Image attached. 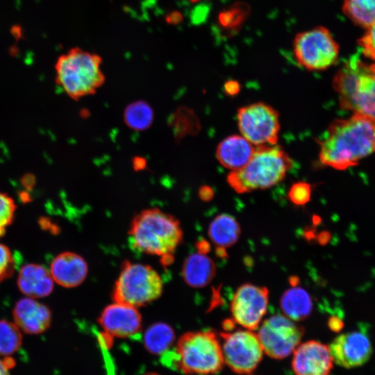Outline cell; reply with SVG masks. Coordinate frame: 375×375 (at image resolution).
<instances>
[{
    "label": "cell",
    "mask_w": 375,
    "mask_h": 375,
    "mask_svg": "<svg viewBox=\"0 0 375 375\" xmlns=\"http://www.w3.org/2000/svg\"><path fill=\"white\" fill-rule=\"evenodd\" d=\"M292 353V368L295 375H329L333 367L329 347L318 341L300 343Z\"/></svg>",
    "instance_id": "15"
},
{
    "label": "cell",
    "mask_w": 375,
    "mask_h": 375,
    "mask_svg": "<svg viewBox=\"0 0 375 375\" xmlns=\"http://www.w3.org/2000/svg\"><path fill=\"white\" fill-rule=\"evenodd\" d=\"M224 89L229 95H234L240 90V84L235 81H230L226 83Z\"/></svg>",
    "instance_id": "35"
},
{
    "label": "cell",
    "mask_w": 375,
    "mask_h": 375,
    "mask_svg": "<svg viewBox=\"0 0 375 375\" xmlns=\"http://www.w3.org/2000/svg\"><path fill=\"white\" fill-rule=\"evenodd\" d=\"M167 22L172 24H177L180 23L183 19V15L178 11H173L168 14L167 16Z\"/></svg>",
    "instance_id": "36"
},
{
    "label": "cell",
    "mask_w": 375,
    "mask_h": 375,
    "mask_svg": "<svg viewBox=\"0 0 375 375\" xmlns=\"http://www.w3.org/2000/svg\"><path fill=\"white\" fill-rule=\"evenodd\" d=\"M49 272L54 282L58 285L74 288L85 279L88 267L83 257L74 252L65 251L54 258Z\"/></svg>",
    "instance_id": "17"
},
{
    "label": "cell",
    "mask_w": 375,
    "mask_h": 375,
    "mask_svg": "<svg viewBox=\"0 0 375 375\" xmlns=\"http://www.w3.org/2000/svg\"><path fill=\"white\" fill-rule=\"evenodd\" d=\"M269 291L267 288L245 283L235 292L231 303L233 321L247 330L255 331L267 312Z\"/></svg>",
    "instance_id": "12"
},
{
    "label": "cell",
    "mask_w": 375,
    "mask_h": 375,
    "mask_svg": "<svg viewBox=\"0 0 375 375\" xmlns=\"http://www.w3.org/2000/svg\"><path fill=\"white\" fill-rule=\"evenodd\" d=\"M255 149L242 135H233L219 142L216 156L222 166L235 171L242 168L249 161Z\"/></svg>",
    "instance_id": "19"
},
{
    "label": "cell",
    "mask_w": 375,
    "mask_h": 375,
    "mask_svg": "<svg viewBox=\"0 0 375 375\" xmlns=\"http://www.w3.org/2000/svg\"><path fill=\"white\" fill-rule=\"evenodd\" d=\"M238 123L242 135L252 144L274 145L278 141V113L267 103L257 102L240 108Z\"/></svg>",
    "instance_id": "10"
},
{
    "label": "cell",
    "mask_w": 375,
    "mask_h": 375,
    "mask_svg": "<svg viewBox=\"0 0 375 375\" xmlns=\"http://www.w3.org/2000/svg\"><path fill=\"white\" fill-rule=\"evenodd\" d=\"M333 361L344 368L366 363L372 353L369 338L362 331H353L338 336L329 346Z\"/></svg>",
    "instance_id": "14"
},
{
    "label": "cell",
    "mask_w": 375,
    "mask_h": 375,
    "mask_svg": "<svg viewBox=\"0 0 375 375\" xmlns=\"http://www.w3.org/2000/svg\"><path fill=\"white\" fill-rule=\"evenodd\" d=\"M22 344V331L14 323L0 319V357H11Z\"/></svg>",
    "instance_id": "27"
},
{
    "label": "cell",
    "mask_w": 375,
    "mask_h": 375,
    "mask_svg": "<svg viewBox=\"0 0 375 375\" xmlns=\"http://www.w3.org/2000/svg\"><path fill=\"white\" fill-rule=\"evenodd\" d=\"M99 322L104 334L111 339L131 338L142 329V317L137 308L117 301L106 307Z\"/></svg>",
    "instance_id": "13"
},
{
    "label": "cell",
    "mask_w": 375,
    "mask_h": 375,
    "mask_svg": "<svg viewBox=\"0 0 375 375\" xmlns=\"http://www.w3.org/2000/svg\"><path fill=\"white\" fill-rule=\"evenodd\" d=\"M152 108L147 102L139 100L130 103L124 110V120L133 130L142 131L149 128L153 121Z\"/></svg>",
    "instance_id": "25"
},
{
    "label": "cell",
    "mask_w": 375,
    "mask_h": 375,
    "mask_svg": "<svg viewBox=\"0 0 375 375\" xmlns=\"http://www.w3.org/2000/svg\"><path fill=\"white\" fill-rule=\"evenodd\" d=\"M175 333L169 324L154 323L149 326L143 335L145 350L155 356H165L175 344Z\"/></svg>",
    "instance_id": "21"
},
{
    "label": "cell",
    "mask_w": 375,
    "mask_h": 375,
    "mask_svg": "<svg viewBox=\"0 0 375 375\" xmlns=\"http://www.w3.org/2000/svg\"><path fill=\"white\" fill-rule=\"evenodd\" d=\"M14 323L24 333L38 335L45 332L51 323V311L48 306L33 298L19 299L12 310Z\"/></svg>",
    "instance_id": "16"
},
{
    "label": "cell",
    "mask_w": 375,
    "mask_h": 375,
    "mask_svg": "<svg viewBox=\"0 0 375 375\" xmlns=\"http://www.w3.org/2000/svg\"><path fill=\"white\" fill-rule=\"evenodd\" d=\"M280 305L285 316L293 321H300L308 317L312 308L309 294L304 289L296 286L283 293Z\"/></svg>",
    "instance_id": "22"
},
{
    "label": "cell",
    "mask_w": 375,
    "mask_h": 375,
    "mask_svg": "<svg viewBox=\"0 0 375 375\" xmlns=\"http://www.w3.org/2000/svg\"><path fill=\"white\" fill-rule=\"evenodd\" d=\"M328 238L329 237L328 233H324L321 235L319 240H321L322 243H326L328 242Z\"/></svg>",
    "instance_id": "41"
},
{
    "label": "cell",
    "mask_w": 375,
    "mask_h": 375,
    "mask_svg": "<svg viewBox=\"0 0 375 375\" xmlns=\"http://www.w3.org/2000/svg\"><path fill=\"white\" fill-rule=\"evenodd\" d=\"M215 272V263L202 252L189 256L183 264L182 272L185 281L193 288H202L208 285Z\"/></svg>",
    "instance_id": "20"
},
{
    "label": "cell",
    "mask_w": 375,
    "mask_h": 375,
    "mask_svg": "<svg viewBox=\"0 0 375 375\" xmlns=\"http://www.w3.org/2000/svg\"><path fill=\"white\" fill-rule=\"evenodd\" d=\"M342 11L356 25L367 28L375 21V0H344Z\"/></svg>",
    "instance_id": "24"
},
{
    "label": "cell",
    "mask_w": 375,
    "mask_h": 375,
    "mask_svg": "<svg viewBox=\"0 0 375 375\" xmlns=\"http://www.w3.org/2000/svg\"><path fill=\"white\" fill-rule=\"evenodd\" d=\"M362 53L375 62V21L366 28V32L358 40Z\"/></svg>",
    "instance_id": "30"
},
{
    "label": "cell",
    "mask_w": 375,
    "mask_h": 375,
    "mask_svg": "<svg viewBox=\"0 0 375 375\" xmlns=\"http://www.w3.org/2000/svg\"><path fill=\"white\" fill-rule=\"evenodd\" d=\"M140 375H161V374L157 372H148L142 374Z\"/></svg>",
    "instance_id": "42"
},
{
    "label": "cell",
    "mask_w": 375,
    "mask_h": 375,
    "mask_svg": "<svg viewBox=\"0 0 375 375\" xmlns=\"http://www.w3.org/2000/svg\"><path fill=\"white\" fill-rule=\"evenodd\" d=\"M329 328L335 333H339L344 327V323L342 319L337 316H332L328 320Z\"/></svg>",
    "instance_id": "34"
},
{
    "label": "cell",
    "mask_w": 375,
    "mask_h": 375,
    "mask_svg": "<svg viewBox=\"0 0 375 375\" xmlns=\"http://www.w3.org/2000/svg\"><path fill=\"white\" fill-rule=\"evenodd\" d=\"M199 195L203 200H210L213 196V192L210 187L203 186L199 190Z\"/></svg>",
    "instance_id": "37"
},
{
    "label": "cell",
    "mask_w": 375,
    "mask_h": 375,
    "mask_svg": "<svg viewBox=\"0 0 375 375\" xmlns=\"http://www.w3.org/2000/svg\"><path fill=\"white\" fill-rule=\"evenodd\" d=\"M208 10L206 6H199L194 8L191 13V20L194 24L201 23L206 18Z\"/></svg>",
    "instance_id": "32"
},
{
    "label": "cell",
    "mask_w": 375,
    "mask_h": 375,
    "mask_svg": "<svg viewBox=\"0 0 375 375\" xmlns=\"http://www.w3.org/2000/svg\"><path fill=\"white\" fill-rule=\"evenodd\" d=\"M54 281L42 265L28 263L19 272L17 284L19 291L28 297L36 299L49 295L53 290Z\"/></svg>",
    "instance_id": "18"
},
{
    "label": "cell",
    "mask_w": 375,
    "mask_h": 375,
    "mask_svg": "<svg viewBox=\"0 0 375 375\" xmlns=\"http://www.w3.org/2000/svg\"><path fill=\"white\" fill-rule=\"evenodd\" d=\"M250 13V7L244 2H238L223 10L218 15V24L226 33L233 35L239 31Z\"/></svg>",
    "instance_id": "26"
},
{
    "label": "cell",
    "mask_w": 375,
    "mask_h": 375,
    "mask_svg": "<svg viewBox=\"0 0 375 375\" xmlns=\"http://www.w3.org/2000/svg\"><path fill=\"white\" fill-rule=\"evenodd\" d=\"M162 290V278L154 269L128 262L120 272L112 297L115 301L138 308L158 299Z\"/></svg>",
    "instance_id": "7"
},
{
    "label": "cell",
    "mask_w": 375,
    "mask_h": 375,
    "mask_svg": "<svg viewBox=\"0 0 375 375\" xmlns=\"http://www.w3.org/2000/svg\"><path fill=\"white\" fill-rule=\"evenodd\" d=\"M34 177L32 175H26L23 178V185L25 186H27L28 188L30 186H33L34 183Z\"/></svg>",
    "instance_id": "39"
},
{
    "label": "cell",
    "mask_w": 375,
    "mask_h": 375,
    "mask_svg": "<svg viewBox=\"0 0 375 375\" xmlns=\"http://www.w3.org/2000/svg\"><path fill=\"white\" fill-rule=\"evenodd\" d=\"M333 86L342 109L375 121V62L352 56L335 75Z\"/></svg>",
    "instance_id": "4"
},
{
    "label": "cell",
    "mask_w": 375,
    "mask_h": 375,
    "mask_svg": "<svg viewBox=\"0 0 375 375\" xmlns=\"http://www.w3.org/2000/svg\"><path fill=\"white\" fill-rule=\"evenodd\" d=\"M240 227L236 219L227 214L217 216L208 228V235L217 248L228 247L236 242Z\"/></svg>",
    "instance_id": "23"
},
{
    "label": "cell",
    "mask_w": 375,
    "mask_h": 375,
    "mask_svg": "<svg viewBox=\"0 0 375 375\" xmlns=\"http://www.w3.org/2000/svg\"><path fill=\"white\" fill-rule=\"evenodd\" d=\"M101 63L97 54L79 48L72 49L56 62V83L74 100L94 94L105 81Z\"/></svg>",
    "instance_id": "6"
},
{
    "label": "cell",
    "mask_w": 375,
    "mask_h": 375,
    "mask_svg": "<svg viewBox=\"0 0 375 375\" xmlns=\"http://www.w3.org/2000/svg\"><path fill=\"white\" fill-rule=\"evenodd\" d=\"M16 267L17 261L10 249L0 243V282L10 277Z\"/></svg>",
    "instance_id": "29"
},
{
    "label": "cell",
    "mask_w": 375,
    "mask_h": 375,
    "mask_svg": "<svg viewBox=\"0 0 375 375\" xmlns=\"http://www.w3.org/2000/svg\"><path fill=\"white\" fill-rule=\"evenodd\" d=\"M167 353L172 366L185 375L216 374L224 365L221 343L212 331L183 334Z\"/></svg>",
    "instance_id": "2"
},
{
    "label": "cell",
    "mask_w": 375,
    "mask_h": 375,
    "mask_svg": "<svg viewBox=\"0 0 375 375\" xmlns=\"http://www.w3.org/2000/svg\"><path fill=\"white\" fill-rule=\"evenodd\" d=\"M146 166V161L144 158H138V160H135L133 161V167L138 170H141L144 168Z\"/></svg>",
    "instance_id": "38"
},
{
    "label": "cell",
    "mask_w": 375,
    "mask_h": 375,
    "mask_svg": "<svg viewBox=\"0 0 375 375\" xmlns=\"http://www.w3.org/2000/svg\"><path fill=\"white\" fill-rule=\"evenodd\" d=\"M289 199L297 206H302L309 201L311 197V185L305 182H297L290 188Z\"/></svg>",
    "instance_id": "31"
},
{
    "label": "cell",
    "mask_w": 375,
    "mask_h": 375,
    "mask_svg": "<svg viewBox=\"0 0 375 375\" xmlns=\"http://www.w3.org/2000/svg\"><path fill=\"white\" fill-rule=\"evenodd\" d=\"M130 243L141 253L169 256L182 239L178 220L158 209L150 208L135 217L129 231Z\"/></svg>",
    "instance_id": "5"
},
{
    "label": "cell",
    "mask_w": 375,
    "mask_h": 375,
    "mask_svg": "<svg viewBox=\"0 0 375 375\" xmlns=\"http://www.w3.org/2000/svg\"><path fill=\"white\" fill-rule=\"evenodd\" d=\"M191 1H193V2H196V1H198L199 0H190Z\"/></svg>",
    "instance_id": "43"
},
{
    "label": "cell",
    "mask_w": 375,
    "mask_h": 375,
    "mask_svg": "<svg viewBox=\"0 0 375 375\" xmlns=\"http://www.w3.org/2000/svg\"><path fill=\"white\" fill-rule=\"evenodd\" d=\"M15 364V360L12 357L0 358V375H11L10 370Z\"/></svg>",
    "instance_id": "33"
},
{
    "label": "cell",
    "mask_w": 375,
    "mask_h": 375,
    "mask_svg": "<svg viewBox=\"0 0 375 375\" xmlns=\"http://www.w3.org/2000/svg\"><path fill=\"white\" fill-rule=\"evenodd\" d=\"M220 336L224 364L237 374H251L265 353L258 334L246 329L223 332Z\"/></svg>",
    "instance_id": "9"
},
{
    "label": "cell",
    "mask_w": 375,
    "mask_h": 375,
    "mask_svg": "<svg viewBox=\"0 0 375 375\" xmlns=\"http://www.w3.org/2000/svg\"><path fill=\"white\" fill-rule=\"evenodd\" d=\"M257 334L264 353L281 360L292 353L300 344L304 328L285 315H275L262 322Z\"/></svg>",
    "instance_id": "11"
},
{
    "label": "cell",
    "mask_w": 375,
    "mask_h": 375,
    "mask_svg": "<svg viewBox=\"0 0 375 375\" xmlns=\"http://www.w3.org/2000/svg\"><path fill=\"white\" fill-rule=\"evenodd\" d=\"M234 322H235L233 321V319H228L226 321H224L223 322V326H224V329L226 331H230L231 330H232L234 326Z\"/></svg>",
    "instance_id": "40"
},
{
    "label": "cell",
    "mask_w": 375,
    "mask_h": 375,
    "mask_svg": "<svg viewBox=\"0 0 375 375\" xmlns=\"http://www.w3.org/2000/svg\"><path fill=\"white\" fill-rule=\"evenodd\" d=\"M16 205L12 197L0 191V237L13 221Z\"/></svg>",
    "instance_id": "28"
},
{
    "label": "cell",
    "mask_w": 375,
    "mask_h": 375,
    "mask_svg": "<svg viewBox=\"0 0 375 375\" xmlns=\"http://www.w3.org/2000/svg\"><path fill=\"white\" fill-rule=\"evenodd\" d=\"M317 142L321 163L345 170L375 152V121L360 113L336 119Z\"/></svg>",
    "instance_id": "1"
},
{
    "label": "cell",
    "mask_w": 375,
    "mask_h": 375,
    "mask_svg": "<svg viewBox=\"0 0 375 375\" xmlns=\"http://www.w3.org/2000/svg\"><path fill=\"white\" fill-rule=\"evenodd\" d=\"M297 62L310 71H322L338 60L339 45L331 32L324 26L299 33L293 42Z\"/></svg>",
    "instance_id": "8"
},
{
    "label": "cell",
    "mask_w": 375,
    "mask_h": 375,
    "mask_svg": "<svg viewBox=\"0 0 375 375\" xmlns=\"http://www.w3.org/2000/svg\"><path fill=\"white\" fill-rule=\"evenodd\" d=\"M292 165V160L280 146H258L242 168L228 174L227 181L240 194L267 189L280 183Z\"/></svg>",
    "instance_id": "3"
}]
</instances>
